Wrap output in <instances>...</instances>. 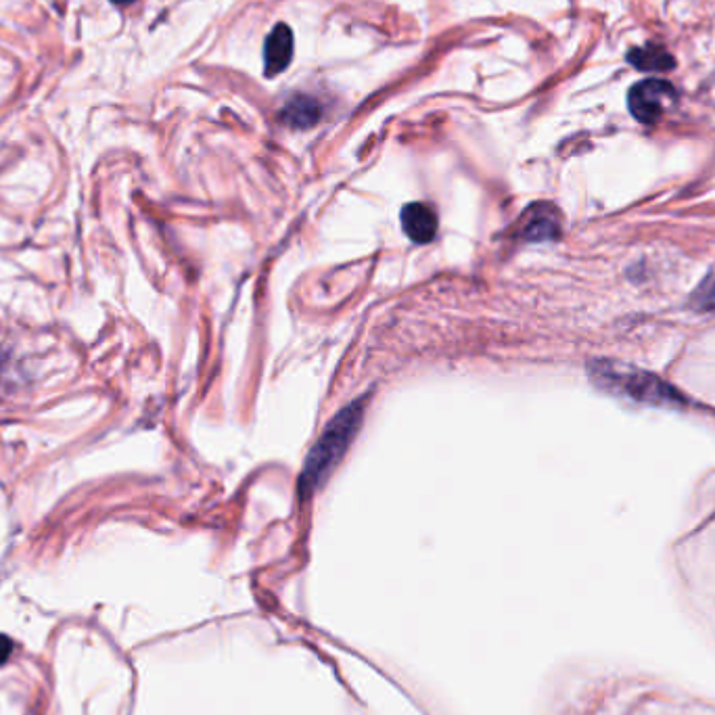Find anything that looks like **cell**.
I'll return each mask as SVG.
<instances>
[{"label":"cell","instance_id":"6","mask_svg":"<svg viewBox=\"0 0 715 715\" xmlns=\"http://www.w3.org/2000/svg\"><path fill=\"white\" fill-rule=\"evenodd\" d=\"M293 57V32L285 23H279L264 44V65L266 76H276L287 69Z\"/></svg>","mask_w":715,"mask_h":715},{"label":"cell","instance_id":"7","mask_svg":"<svg viewBox=\"0 0 715 715\" xmlns=\"http://www.w3.org/2000/svg\"><path fill=\"white\" fill-rule=\"evenodd\" d=\"M322 118V107L314 97H306V95H297L293 99H289L281 111V120L297 130H306L312 128L320 122Z\"/></svg>","mask_w":715,"mask_h":715},{"label":"cell","instance_id":"9","mask_svg":"<svg viewBox=\"0 0 715 715\" xmlns=\"http://www.w3.org/2000/svg\"><path fill=\"white\" fill-rule=\"evenodd\" d=\"M695 306H699L701 310H713L715 308V264L707 272L705 281L699 285V289L695 293Z\"/></svg>","mask_w":715,"mask_h":715},{"label":"cell","instance_id":"10","mask_svg":"<svg viewBox=\"0 0 715 715\" xmlns=\"http://www.w3.org/2000/svg\"><path fill=\"white\" fill-rule=\"evenodd\" d=\"M11 653H13V640L7 638L5 634H0V665L7 663Z\"/></svg>","mask_w":715,"mask_h":715},{"label":"cell","instance_id":"8","mask_svg":"<svg viewBox=\"0 0 715 715\" xmlns=\"http://www.w3.org/2000/svg\"><path fill=\"white\" fill-rule=\"evenodd\" d=\"M628 63H632L640 72H670L676 67V59L672 53H667L663 46L647 44L640 49H632L628 53Z\"/></svg>","mask_w":715,"mask_h":715},{"label":"cell","instance_id":"11","mask_svg":"<svg viewBox=\"0 0 715 715\" xmlns=\"http://www.w3.org/2000/svg\"><path fill=\"white\" fill-rule=\"evenodd\" d=\"M113 3H115V5H122V7H124V5H132V3H134V0H113Z\"/></svg>","mask_w":715,"mask_h":715},{"label":"cell","instance_id":"5","mask_svg":"<svg viewBox=\"0 0 715 715\" xmlns=\"http://www.w3.org/2000/svg\"><path fill=\"white\" fill-rule=\"evenodd\" d=\"M400 220L406 237L414 243H429L437 235V214L427 203L404 205Z\"/></svg>","mask_w":715,"mask_h":715},{"label":"cell","instance_id":"4","mask_svg":"<svg viewBox=\"0 0 715 715\" xmlns=\"http://www.w3.org/2000/svg\"><path fill=\"white\" fill-rule=\"evenodd\" d=\"M521 235L525 241H532V243L555 241L561 235L559 212L548 203L532 205L523 218Z\"/></svg>","mask_w":715,"mask_h":715},{"label":"cell","instance_id":"2","mask_svg":"<svg viewBox=\"0 0 715 715\" xmlns=\"http://www.w3.org/2000/svg\"><path fill=\"white\" fill-rule=\"evenodd\" d=\"M594 379L598 383H603L605 387H615L619 394H626L634 400L640 402H651V404H674L682 402L676 391L659 381L653 375L647 373H636V371H621L615 364H596Z\"/></svg>","mask_w":715,"mask_h":715},{"label":"cell","instance_id":"1","mask_svg":"<svg viewBox=\"0 0 715 715\" xmlns=\"http://www.w3.org/2000/svg\"><path fill=\"white\" fill-rule=\"evenodd\" d=\"M362 417H364V402L358 400L352 402L348 408H343L327 425L325 433L320 435V440L310 450L302 477H299V492H302V496H310L339 465L343 454L352 446V440L360 429Z\"/></svg>","mask_w":715,"mask_h":715},{"label":"cell","instance_id":"3","mask_svg":"<svg viewBox=\"0 0 715 715\" xmlns=\"http://www.w3.org/2000/svg\"><path fill=\"white\" fill-rule=\"evenodd\" d=\"M678 99L676 88L665 80H644L630 88L628 107L640 124H655Z\"/></svg>","mask_w":715,"mask_h":715}]
</instances>
